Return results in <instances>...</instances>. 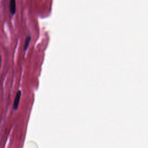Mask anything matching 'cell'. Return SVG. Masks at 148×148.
<instances>
[{
	"mask_svg": "<svg viewBox=\"0 0 148 148\" xmlns=\"http://www.w3.org/2000/svg\"><path fill=\"white\" fill-rule=\"evenodd\" d=\"M21 95V91L20 90H18L16 93V95L14 100V103H13V109L14 110L18 108Z\"/></svg>",
	"mask_w": 148,
	"mask_h": 148,
	"instance_id": "6da1fadb",
	"label": "cell"
},
{
	"mask_svg": "<svg viewBox=\"0 0 148 148\" xmlns=\"http://www.w3.org/2000/svg\"><path fill=\"white\" fill-rule=\"evenodd\" d=\"M9 9L10 13L13 15L16 13V1L15 0H10L9 4Z\"/></svg>",
	"mask_w": 148,
	"mask_h": 148,
	"instance_id": "7a4b0ae2",
	"label": "cell"
},
{
	"mask_svg": "<svg viewBox=\"0 0 148 148\" xmlns=\"http://www.w3.org/2000/svg\"><path fill=\"white\" fill-rule=\"evenodd\" d=\"M31 39V35H28L27 37H26V39L25 40V42H24V51H25L29 45V42H30V40Z\"/></svg>",
	"mask_w": 148,
	"mask_h": 148,
	"instance_id": "3957f363",
	"label": "cell"
},
{
	"mask_svg": "<svg viewBox=\"0 0 148 148\" xmlns=\"http://www.w3.org/2000/svg\"><path fill=\"white\" fill-rule=\"evenodd\" d=\"M2 60H1V56H0V68H1V61Z\"/></svg>",
	"mask_w": 148,
	"mask_h": 148,
	"instance_id": "277c9868",
	"label": "cell"
}]
</instances>
